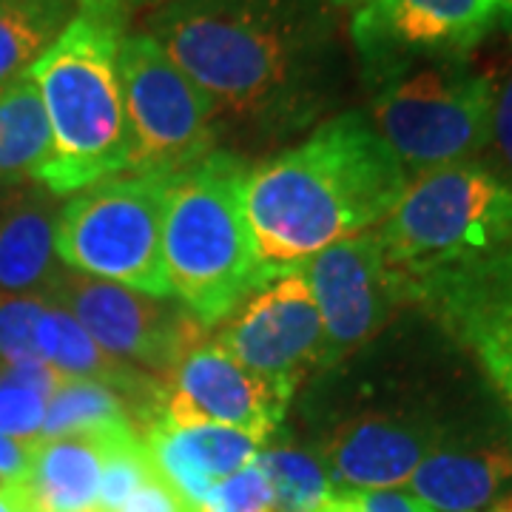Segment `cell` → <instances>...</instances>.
<instances>
[{"label":"cell","instance_id":"cell-40","mask_svg":"<svg viewBox=\"0 0 512 512\" xmlns=\"http://www.w3.org/2000/svg\"><path fill=\"white\" fill-rule=\"evenodd\" d=\"M6 188H9V185H0V197H3V194H6Z\"/></svg>","mask_w":512,"mask_h":512},{"label":"cell","instance_id":"cell-36","mask_svg":"<svg viewBox=\"0 0 512 512\" xmlns=\"http://www.w3.org/2000/svg\"><path fill=\"white\" fill-rule=\"evenodd\" d=\"M501 29L512 35V0H501Z\"/></svg>","mask_w":512,"mask_h":512},{"label":"cell","instance_id":"cell-13","mask_svg":"<svg viewBox=\"0 0 512 512\" xmlns=\"http://www.w3.org/2000/svg\"><path fill=\"white\" fill-rule=\"evenodd\" d=\"M285 404L271 384L248 373L217 339L211 342L202 333L165 376L160 421L171 427L222 424L265 444L279 427Z\"/></svg>","mask_w":512,"mask_h":512},{"label":"cell","instance_id":"cell-27","mask_svg":"<svg viewBox=\"0 0 512 512\" xmlns=\"http://www.w3.org/2000/svg\"><path fill=\"white\" fill-rule=\"evenodd\" d=\"M0 379H3V382L20 384V387H29V390H35L37 396H43L46 402L55 396L63 384L69 382L63 373H57L55 367L49 365V362H43V359H29V362H18V365L0 367Z\"/></svg>","mask_w":512,"mask_h":512},{"label":"cell","instance_id":"cell-14","mask_svg":"<svg viewBox=\"0 0 512 512\" xmlns=\"http://www.w3.org/2000/svg\"><path fill=\"white\" fill-rule=\"evenodd\" d=\"M441 430L416 416L370 413L339 424L319 444V464L330 484L345 490H396L441 447Z\"/></svg>","mask_w":512,"mask_h":512},{"label":"cell","instance_id":"cell-7","mask_svg":"<svg viewBox=\"0 0 512 512\" xmlns=\"http://www.w3.org/2000/svg\"><path fill=\"white\" fill-rule=\"evenodd\" d=\"M495 80L467 60L407 66L373 92L370 123L407 174L470 163L490 146Z\"/></svg>","mask_w":512,"mask_h":512},{"label":"cell","instance_id":"cell-4","mask_svg":"<svg viewBox=\"0 0 512 512\" xmlns=\"http://www.w3.org/2000/svg\"><path fill=\"white\" fill-rule=\"evenodd\" d=\"M126 20L80 9L69 29L32 69L52 151L35 183L52 197L128 174L131 134L117 69Z\"/></svg>","mask_w":512,"mask_h":512},{"label":"cell","instance_id":"cell-18","mask_svg":"<svg viewBox=\"0 0 512 512\" xmlns=\"http://www.w3.org/2000/svg\"><path fill=\"white\" fill-rule=\"evenodd\" d=\"M111 430L40 439L32 467L20 481L23 501L37 512H97L103 439Z\"/></svg>","mask_w":512,"mask_h":512},{"label":"cell","instance_id":"cell-15","mask_svg":"<svg viewBox=\"0 0 512 512\" xmlns=\"http://www.w3.org/2000/svg\"><path fill=\"white\" fill-rule=\"evenodd\" d=\"M416 308L476 356L512 407V259L424 293Z\"/></svg>","mask_w":512,"mask_h":512},{"label":"cell","instance_id":"cell-30","mask_svg":"<svg viewBox=\"0 0 512 512\" xmlns=\"http://www.w3.org/2000/svg\"><path fill=\"white\" fill-rule=\"evenodd\" d=\"M37 444H40V439H15V436L0 433V476L23 481L29 467H32Z\"/></svg>","mask_w":512,"mask_h":512},{"label":"cell","instance_id":"cell-8","mask_svg":"<svg viewBox=\"0 0 512 512\" xmlns=\"http://www.w3.org/2000/svg\"><path fill=\"white\" fill-rule=\"evenodd\" d=\"M131 165L128 174H180L220 151L208 97L146 32L123 37L117 52Z\"/></svg>","mask_w":512,"mask_h":512},{"label":"cell","instance_id":"cell-34","mask_svg":"<svg viewBox=\"0 0 512 512\" xmlns=\"http://www.w3.org/2000/svg\"><path fill=\"white\" fill-rule=\"evenodd\" d=\"M20 504H23V493L15 490V493H0V512H18Z\"/></svg>","mask_w":512,"mask_h":512},{"label":"cell","instance_id":"cell-35","mask_svg":"<svg viewBox=\"0 0 512 512\" xmlns=\"http://www.w3.org/2000/svg\"><path fill=\"white\" fill-rule=\"evenodd\" d=\"M328 3L333 6V9H336V12H339V9H350V12H359V9H362V6H367L370 0H328Z\"/></svg>","mask_w":512,"mask_h":512},{"label":"cell","instance_id":"cell-21","mask_svg":"<svg viewBox=\"0 0 512 512\" xmlns=\"http://www.w3.org/2000/svg\"><path fill=\"white\" fill-rule=\"evenodd\" d=\"M123 424H131V410L114 387L100 382H66L46 402L40 439L103 433Z\"/></svg>","mask_w":512,"mask_h":512},{"label":"cell","instance_id":"cell-10","mask_svg":"<svg viewBox=\"0 0 512 512\" xmlns=\"http://www.w3.org/2000/svg\"><path fill=\"white\" fill-rule=\"evenodd\" d=\"M46 296L72 313L111 359L165 376L183 350L208 330L191 313L157 296L77 274L66 265L55 271Z\"/></svg>","mask_w":512,"mask_h":512},{"label":"cell","instance_id":"cell-23","mask_svg":"<svg viewBox=\"0 0 512 512\" xmlns=\"http://www.w3.org/2000/svg\"><path fill=\"white\" fill-rule=\"evenodd\" d=\"M171 439L200 473L214 481L234 476L242 467L256 461L262 444L234 427L222 424H194V427H171Z\"/></svg>","mask_w":512,"mask_h":512},{"label":"cell","instance_id":"cell-32","mask_svg":"<svg viewBox=\"0 0 512 512\" xmlns=\"http://www.w3.org/2000/svg\"><path fill=\"white\" fill-rule=\"evenodd\" d=\"M168 0H77L80 9H92V12H103V15H111V18L126 20L140 12V9H157Z\"/></svg>","mask_w":512,"mask_h":512},{"label":"cell","instance_id":"cell-3","mask_svg":"<svg viewBox=\"0 0 512 512\" xmlns=\"http://www.w3.org/2000/svg\"><path fill=\"white\" fill-rule=\"evenodd\" d=\"M373 234L402 305H416L512 259V185L476 160L424 171Z\"/></svg>","mask_w":512,"mask_h":512},{"label":"cell","instance_id":"cell-2","mask_svg":"<svg viewBox=\"0 0 512 512\" xmlns=\"http://www.w3.org/2000/svg\"><path fill=\"white\" fill-rule=\"evenodd\" d=\"M410 174L365 111H342L245 177V211L259 256L293 271L342 239L379 228Z\"/></svg>","mask_w":512,"mask_h":512},{"label":"cell","instance_id":"cell-28","mask_svg":"<svg viewBox=\"0 0 512 512\" xmlns=\"http://www.w3.org/2000/svg\"><path fill=\"white\" fill-rule=\"evenodd\" d=\"M117 512H191L183 504V498L174 493L168 484H165L163 478L157 476V470H154V476L146 478L131 498H128L126 504L120 507Z\"/></svg>","mask_w":512,"mask_h":512},{"label":"cell","instance_id":"cell-6","mask_svg":"<svg viewBox=\"0 0 512 512\" xmlns=\"http://www.w3.org/2000/svg\"><path fill=\"white\" fill-rule=\"evenodd\" d=\"M174 174H120L77 191L57 214L55 254L77 274L165 299L163 222Z\"/></svg>","mask_w":512,"mask_h":512},{"label":"cell","instance_id":"cell-11","mask_svg":"<svg viewBox=\"0 0 512 512\" xmlns=\"http://www.w3.org/2000/svg\"><path fill=\"white\" fill-rule=\"evenodd\" d=\"M220 348L288 402L302 376L325 362V330L299 268L285 271L234 308Z\"/></svg>","mask_w":512,"mask_h":512},{"label":"cell","instance_id":"cell-22","mask_svg":"<svg viewBox=\"0 0 512 512\" xmlns=\"http://www.w3.org/2000/svg\"><path fill=\"white\" fill-rule=\"evenodd\" d=\"M256 464L271 484V512H319L336 493L322 464L296 447L259 450Z\"/></svg>","mask_w":512,"mask_h":512},{"label":"cell","instance_id":"cell-33","mask_svg":"<svg viewBox=\"0 0 512 512\" xmlns=\"http://www.w3.org/2000/svg\"><path fill=\"white\" fill-rule=\"evenodd\" d=\"M319 512H359L356 490H336Z\"/></svg>","mask_w":512,"mask_h":512},{"label":"cell","instance_id":"cell-9","mask_svg":"<svg viewBox=\"0 0 512 512\" xmlns=\"http://www.w3.org/2000/svg\"><path fill=\"white\" fill-rule=\"evenodd\" d=\"M501 26V0H370L350 20V40L370 92L430 60H467Z\"/></svg>","mask_w":512,"mask_h":512},{"label":"cell","instance_id":"cell-16","mask_svg":"<svg viewBox=\"0 0 512 512\" xmlns=\"http://www.w3.org/2000/svg\"><path fill=\"white\" fill-rule=\"evenodd\" d=\"M57 197L43 185H9L0 197V296L46 293L60 268Z\"/></svg>","mask_w":512,"mask_h":512},{"label":"cell","instance_id":"cell-29","mask_svg":"<svg viewBox=\"0 0 512 512\" xmlns=\"http://www.w3.org/2000/svg\"><path fill=\"white\" fill-rule=\"evenodd\" d=\"M490 143H493L498 157L504 160L507 171L512 174V74L495 94L493 137H490Z\"/></svg>","mask_w":512,"mask_h":512},{"label":"cell","instance_id":"cell-38","mask_svg":"<svg viewBox=\"0 0 512 512\" xmlns=\"http://www.w3.org/2000/svg\"><path fill=\"white\" fill-rule=\"evenodd\" d=\"M495 512H512V501H507V504H501V507H498V510Z\"/></svg>","mask_w":512,"mask_h":512},{"label":"cell","instance_id":"cell-37","mask_svg":"<svg viewBox=\"0 0 512 512\" xmlns=\"http://www.w3.org/2000/svg\"><path fill=\"white\" fill-rule=\"evenodd\" d=\"M15 490H20V481L0 476V493H15Z\"/></svg>","mask_w":512,"mask_h":512},{"label":"cell","instance_id":"cell-19","mask_svg":"<svg viewBox=\"0 0 512 512\" xmlns=\"http://www.w3.org/2000/svg\"><path fill=\"white\" fill-rule=\"evenodd\" d=\"M77 12V0H0V92L35 69Z\"/></svg>","mask_w":512,"mask_h":512},{"label":"cell","instance_id":"cell-39","mask_svg":"<svg viewBox=\"0 0 512 512\" xmlns=\"http://www.w3.org/2000/svg\"><path fill=\"white\" fill-rule=\"evenodd\" d=\"M18 512H37V510H32V507H29V504L23 501V504H20V510H18Z\"/></svg>","mask_w":512,"mask_h":512},{"label":"cell","instance_id":"cell-25","mask_svg":"<svg viewBox=\"0 0 512 512\" xmlns=\"http://www.w3.org/2000/svg\"><path fill=\"white\" fill-rule=\"evenodd\" d=\"M202 512H271V484L262 467L251 461L234 476L222 478Z\"/></svg>","mask_w":512,"mask_h":512},{"label":"cell","instance_id":"cell-5","mask_svg":"<svg viewBox=\"0 0 512 512\" xmlns=\"http://www.w3.org/2000/svg\"><path fill=\"white\" fill-rule=\"evenodd\" d=\"M248 168L234 151H214L174 174L163 222V259L171 296L211 328L276 279L256 248L245 211Z\"/></svg>","mask_w":512,"mask_h":512},{"label":"cell","instance_id":"cell-1","mask_svg":"<svg viewBox=\"0 0 512 512\" xmlns=\"http://www.w3.org/2000/svg\"><path fill=\"white\" fill-rule=\"evenodd\" d=\"M146 35L237 146L291 140L342 97L345 52L328 0H168L148 12Z\"/></svg>","mask_w":512,"mask_h":512},{"label":"cell","instance_id":"cell-24","mask_svg":"<svg viewBox=\"0 0 512 512\" xmlns=\"http://www.w3.org/2000/svg\"><path fill=\"white\" fill-rule=\"evenodd\" d=\"M46 305V293L0 296V367L40 359L35 348V328Z\"/></svg>","mask_w":512,"mask_h":512},{"label":"cell","instance_id":"cell-31","mask_svg":"<svg viewBox=\"0 0 512 512\" xmlns=\"http://www.w3.org/2000/svg\"><path fill=\"white\" fill-rule=\"evenodd\" d=\"M359 512H433L413 493L399 490H356Z\"/></svg>","mask_w":512,"mask_h":512},{"label":"cell","instance_id":"cell-12","mask_svg":"<svg viewBox=\"0 0 512 512\" xmlns=\"http://www.w3.org/2000/svg\"><path fill=\"white\" fill-rule=\"evenodd\" d=\"M325 330V367L367 345L402 305L373 231L342 239L299 268Z\"/></svg>","mask_w":512,"mask_h":512},{"label":"cell","instance_id":"cell-20","mask_svg":"<svg viewBox=\"0 0 512 512\" xmlns=\"http://www.w3.org/2000/svg\"><path fill=\"white\" fill-rule=\"evenodd\" d=\"M52 131L32 74L0 92V185L35 183L49 160Z\"/></svg>","mask_w":512,"mask_h":512},{"label":"cell","instance_id":"cell-17","mask_svg":"<svg viewBox=\"0 0 512 512\" xmlns=\"http://www.w3.org/2000/svg\"><path fill=\"white\" fill-rule=\"evenodd\" d=\"M510 478V444H470L436 447L407 484L433 512H478Z\"/></svg>","mask_w":512,"mask_h":512},{"label":"cell","instance_id":"cell-26","mask_svg":"<svg viewBox=\"0 0 512 512\" xmlns=\"http://www.w3.org/2000/svg\"><path fill=\"white\" fill-rule=\"evenodd\" d=\"M46 399L35 390L0 379V433L15 439H40Z\"/></svg>","mask_w":512,"mask_h":512}]
</instances>
